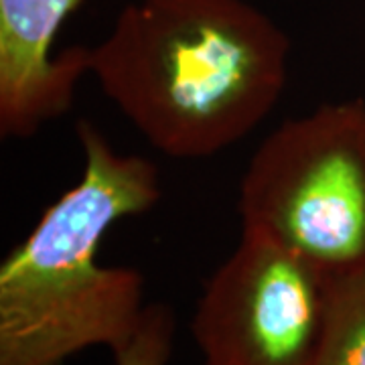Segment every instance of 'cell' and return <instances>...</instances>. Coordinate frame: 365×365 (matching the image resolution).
Masks as SVG:
<instances>
[{
    "mask_svg": "<svg viewBox=\"0 0 365 365\" xmlns=\"http://www.w3.org/2000/svg\"><path fill=\"white\" fill-rule=\"evenodd\" d=\"M88 71L150 146L205 158L246 138L278 104L288 41L237 0H146L88 49Z\"/></svg>",
    "mask_w": 365,
    "mask_h": 365,
    "instance_id": "1",
    "label": "cell"
},
{
    "mask_svg": "<svg viewBox=\"0 0 365 365\" xmlns=\"http://www.w3.org/2000/svg\"><path fill=\"white\" fill-rule=\"evenodd\" d=\"M83 173L0 266V365H63L90 347L114 353L144 313V276L102 266L108 230L160 199L158 169L120 155L90 120L78 122Z\"/></svg>",
    "mask_w": 365,
    "mask_h": 365,
    "instance_id": "2",
    "label": "cell"
},
{
    "mask_svg": "<svg viewBox=\"0 0 365 365\" xmlns=\"http://www.w3.org/2000/svg\"><path fill=\"white\" fill-rule=\"evenodd\" d=\"M242 230L339 278L365 268V104H323L274 128L240 181Z\"/></svg>",
    "mask_w": 365,
    "mask_h": 365,
    "instance_id": "3",
    "label": "cell"
},
{
    "mask_svg": "<svg viewBox=\"0 0 365 365\" xmlns=\"http://www.w3.org/2000/svg\"><path fill=\"white\" fill-rule=\"evenodd\" d=\"M329 299V276L242 230L197 300L191 331L203 365H314Z\"/></svg>",
    "mask_w": 365,
    "mask_h": 365,
    "instance_id": "4",
    "label": "cell"
},
{
    "mask_svg": "<svg viewBox=\"0 0 365 365\" xmlns=\"http://www.w3.org/2000/svg\"><path fill=\"white\" fill-rule=\"evenodd\" d=\"M79 0H0V134L29 138L66 114L88 49L51 59V43Z\"/></svg>",
    "mask_w": 365,
    "mask_h": 365,
    "instance_id": "5",
    "label": "cell"
},
{
    "mask_svg": "<svg viewBox=\"0 0 365 365\" xmlns=\"http://www.w3.org/2000/svg\"><path fill=\"white\" fill-rule=\"evenodd\" d=\"M314 365H365V268L331 278L325 333Z\"/></svg>",
    "mask_w": 365,
    "mask_h": 365,
    "instance_id": "6",
    "label": "cell"
},
{
    "mask_svg": "<svg viewBox=\"0 0 365 365\" xmlns=\"http://www.w3.org/2000/svg\"><path fill=\"white\" fill-rule=\"evenodd\" d=\"M177 319L165 302L144 307L140 323L128 343L114 351L116 365H169L175 347Z\"/></svg>",
    "mask_w": 365,
    "mask_h": 365,
    "instance_id": "7",
    "label": "cell"
}]
</instances>
